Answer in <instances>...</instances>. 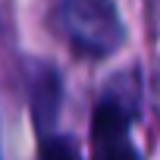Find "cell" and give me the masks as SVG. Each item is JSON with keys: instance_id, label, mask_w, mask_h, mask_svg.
<instances>
[{"instance_id": "obj_1", "label": "cell", "mask_w": 160, "mask_h": 160, "mask_svg": "<svg viewBox=\"0 0 160 160\" xmlns=\"http://www.w3.org/2000/svg\"><path fill=\"white\" fill-rule=\"evenodd\" d=\"M53 22L66 44L85 60H104L126 41V25L113 0H60Z\"/></svg>"}, {"instance_id": "obj_2", "label": "cell", "mask_w": 160, "mask_h": 160, "mask_svg": "<svg viewBox=\"0 0 160 160\" xmlns=\"http://www.w3.org/2000/svg\"><path fill=\"white\" fill-rule=\"evenodd\" d=\"M60 98H63V85H60V75L53 66L47 63H32L28 69V104H32V116H35V126L50 132V126L57 122V113H60Z\"/></svg>"}, {"instance_id": "obj_3", "label": "cell", "mask_w": 160, "mask_h": 160, "mask_svg": "<svg viewBox=\"0 0 160 160\" xmlns=\"http://www.w3.org/2000/svg\"><path fill=\"white\" fill-rule=\"evenodd\" d=\"M38 160H82L75 138L69 135H57V132H44L41 144H38Z\"/></svg>"}, {"instance_id": "obj_4", "label": "cell", "mask_w": 160, "mask_h": 160, "mask_svg": "<svg viewBox=\"0 0 160 160\" xmlns=\"http://www.w3.org/2000/svg\"><path fill=\"white\" fill-rule=\"evenodd\" d=\"M94 160H141V154L132 148L129 135H122V138L94 141Z\"/></svg>"}]
</instances>
